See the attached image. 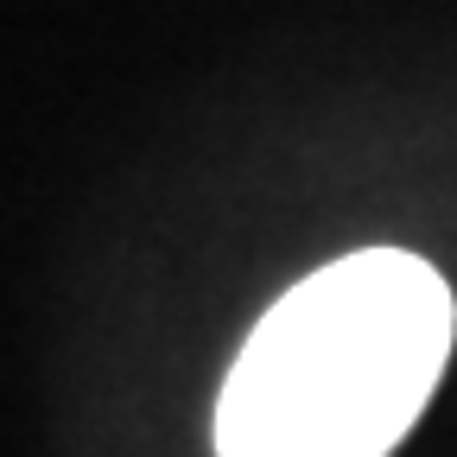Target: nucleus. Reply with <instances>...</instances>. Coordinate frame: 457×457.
<instances>
[{"label":"nucleus","instance_id":"1","mask_svg":"<svg viewBox=\"0 0 457 457\" xmlns=\"http://www.w3.org/2000/svg\"><path fill=\"white\" fill-rule=\"evenodd\" d=\"M451 286L400 248L299 279L242 343L216 407L222 457H387L451 356Z\"/></svg>","mask_w":457,"mask_h":457}]
</instances>
